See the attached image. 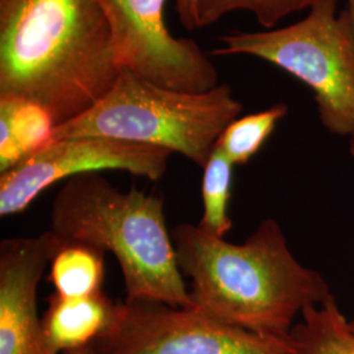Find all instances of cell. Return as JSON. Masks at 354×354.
<instances>
[{"label":"cell","mask_w":354,"mask_h":354,"mask_svg":"<svg viewBox=\"0 0 354 354\" xmlns=\"http://www.w3.org/2000/svg\"><path fill=\"white\" fill-rule=\"evenodd\" d=\"M100 0H0V97L35 102L59 127L122 73Z\"/></svg>","instance_id":"6da1fadb"},{"label":"cell","mask_w":354,"mask_h":354,"mask_svg":"<svg viewBox=\"0 0 354 354\" xmlns=\"http://www.w3.org/2000/svg\"><path fill=\"white\" fill-rule=\"evenodd\" d=\"M171 235L178 269L190 281V308L222 323L288 337L306 307L333 295L319 272L295 259L274 219L241 244L190 223Z\"/></svg>","instance_id":"7a4b0ae2"},{"label":"cell","mask_w":354,"mask_h":354,"mask_svg":"<svg viewBox=\"0 0 354 354\" xmlns=\"http://www.w3.org/2000/svg\"><path fill=\"white\" fill-rule=\"evenodd\" d=\"M46 235L53 254L67 245L113 253L127 301L192 307L158 196L122 192L99 172L71 177L54 198Z\"/></svg>","instance_id":"3957f363"},{"label":"cell","mask_w":354,"mask_h":354,"mask_svg":"<svg viewBox=\"0 0 354 354\" xmlns=\"http://www.w3.org/2000/svg\"><path fill=\"white\" fill-rule=\"evenodd\" d=\"M241 111L243 104L228 84L190 93L122 70L95 106L54 127L53 140L102 137L143 143L181 153L203 168L219 137Z\"/></svg>","instance_id":"277c9868"},{"label":"cell","mask_w":354,"mask_h":354,"mask_svg":"<svg viewBox=\"0 0 354 354\" xmlns=\"http://www.w3.org/2000/svg\"><path fill=\"white\" fill-rule=\"evenodd\" d=\"M219 42L212 55H253L299 79L314 92L322 125L335 136H353L354 36L337 0H317L295 24L235 32Z\"/></svg>","instance_id":"5b68a950"},{"label":"cell","mask_w":354,"mask_h":354,"mask_svg":"<svg viewBox=\"0 0 354 354\" xmlns=\"http://www.w3.org/2000/svg\"><path fill=\"white\" fill-rule=\"evenodd\" d=\"M96 354H298L288 337L234 327L192 308L158 302L117 304Z\"/></svg>","instance_id":"8992f818"},{"label":"cell","mask_w":354,"mask_h":354,"mask_svg":"<svg viewBox=\"0 0 354 354\" xmlns=\"http://www.w3.org/2000/svg\"><path fill=\"white\" fill-rule=\"evenodd\" d=\"M124 70L165 88L203 93L219 86L218 71L197 42L165 26L167 0H100Z\"/></svg>","instance_id":"52a82bcc"},{"label":"cell","mask_w":354,"mask_h":354,"mask_svg":"<svg viewBox=\"0 0 354 354\" xmlns=\"http://www.w3.org/2000/svg\"><path fill=\"white\" fill-rule=\"evenodd\" d=\"M174 152L136 142L82 137L51 140L0 176V215L24 212L53 184L104 169L127 171L158 181Z\"/></svg>","instance_id":"ba28073f"},{"label":"cell","mask_w":354,"mask_h":354,"mask_svg":"<svg viewBox=\"0 0 354 354\" xmlns=\"http://www.w3.org/2000/svg\"><path fill=\"white\" fill-rule=\"evenodd\" d=\"M46 232L0 244V354H48L38 317L39 281L50 264Z\"/></svg>","instance_id":"9c48e42d"},{"label":"cell","mask_w":354,"mask_h":354,"mask_svg":"<svg viewBox=\"0 0 354 354\" xmlns=\"http://www.w3.org/2000/svg\"><path fill=\"white\" fill-rule=\"evenodd\" d=\"M42 317L48 354H62L95 344L112 326L117 304L104 292L83 298H64L57 292L48 299Z\"/></svg>","instance_id":"30bf717a"},{"label":"cell","mask_w":354,"mask_h":354,"mask_svg":"<svg viewBox=\"0 0 354 354\" xmlns=\"http://www.w3.org/2000/svg\"><path fill=\"white\" fill-rule=\"evenodd\" d=\"M54 127L50 114L37 104L0 97V174L50 143Z\"/></svg>","instance_id":"8fae6325"},{"label":"cell","mask_w":354,"mask_h":354,"mask_svg":"<svg viewBox=\"0 0 354 354\" xmlns=\"http://www.w3.org/2000/svg\"><path fill=\"white\" fill-rule=\"evenodd\" d=\"M295 323L290 337L298 354H354V332L335 295L308 306Z\"/></svg>","instance_id":"7c38bea8"},{"label":"cell","mask_w":354,"mask_h":354,"mask_svg":"<svg viewBox=\"0 0 354 354\" xmlns=\"http://www.w3.org/2000/svg\"><path fill=\"white\" fill-rule=\"evenodd\" d=\"M105 253L86 245H67L53 254L49 281L64 298H83L102 289Z\"/></svg>","instance_id":"4fadbf2b"},{"label":"cell","mask_w":354,"mask_h":354,"mask_svg":"<svg viewBox=\"0 0 354 354\" xmlns=\"http://www.w3.org/2000/svg\"><path fill=\"white\" fill-rule=\"evenodd\" d=\"M286 113L288 105L279 102L266 111L236 118L222 133L215 147L234 165H247L260 151Z\"/></svg>","instance_id":"5bb4252c"},{"label":"cell","mask_w":354,"mask_h":354,"mask_svg":"<svg viewBox=\"0 0 354 354\" xmlns=\"http://www.w3.org/2000/svg\"><path fill=\"white\" fill-rule=\"evenodd\" d=\"M234 165L223 152L215 147L203 167V212L198 226L219 238H225L232 227L228 212Z\"/></svg>","instance_id":"9a60e30c"},{"label":"cell","mask_w":354,"mask_h":354,"mask_svg":"<svg viewBox=\"0 0 354 354\" xmlns=\"http://www.w3.org/2000/svg\"><path fill=\"white\" fill-rule=\"evenodd\" d=\"M317 0H200V28L212 26L221 17L234 11H248L266 29L273 26L291 13L310 8Z\"/></svg>","instance_id":"2e32d148"},{"label":"cell","mask_w":354,"mask_h":354,"mask_svg":"<svg viewBox=\"0 0 354 354\" xmlns=\"http://www.w3.org/2000/svg\"><path fill=\"white\" fill-rule=\"evenodd\" d=\"M198 1L200 0H176L177 13L180 21L189 30H196L200 28Z\"/></svg>","instance_id":"e0dca14e"},{"label":"cell","mask_w":354,"mask_h":354,"mask_svg":"<svg viewBox=\"0 0 354 354\" xmlns=\"http://www.w3.org/2000/svg\"><path fill=\"white\" fill-rule=\"evenodd\" d=\"M62 354H96V351H95V346L92 344V345H88V346L79 348V349H74V351H68V352H64Z\"/></svg>","instance_id":"ac0fdd59"},{"label":"cell","mask_w":354,"mask_h":354,"mask_svg":"<svg viewBox=\"0 0 354 354\" xmlns=\"http://www.w3.org/2000/svg\"><path fill=\"white\" fill-rule=\"evenodd\" d=\"M348 1V17H349V23H351V28H352V32H353L354 36V0H346Z\"/></svg>","instance_id":"d6986e66"},{"label":"cell","mask_w":354,"mask_h":354,"mask_svg":"<svg viewBox=\"0 0 354 354\" xmlns=\"http://www.w3.org/2000/svg\"><path fill=\"white\" fill-rule=\"evenodd\" d=\"M349 152L354 158V134L349 138Z\"/></svg>","instance_id":"ffe728a7"},{"label":"cell","mask_w":354,"mask_h":354,"mask_svg":"<svg viewBox=\"0 0 354 354\" xmlns=\"http://www.w3.org/2000/svg\"><path fill=\"white\" fill-rule=\"evenodd\" d=\"M351 327H352V329H353V332H354V322H353V323H351Z\"/></svg>","instance_id":"44dd1931"}]
</instances>
